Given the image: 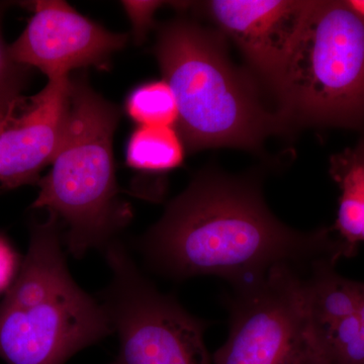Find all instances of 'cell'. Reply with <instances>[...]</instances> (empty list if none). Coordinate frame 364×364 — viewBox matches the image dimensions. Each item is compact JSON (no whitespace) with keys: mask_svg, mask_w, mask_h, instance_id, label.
I'll return each instance as SVG.
<instances>
[{"mask_svg":"<svg viewBox=\"0 0 364 364\" xmlns=\"http://www.w3.org/2000/svg\"><path fill=\"white\" fill-rule=\"evenodd\" d=\"M331 229H291L270 212L258 174L203 169L167 205L139 240L149 267L169 279L213 275L233 287L250 284L277 265L310 269L340 257Z\"/></svg>","mask_w":364,"mask_h":364,"instance_id":"obj_1","label":"cell"},{"mask_svg":"<svg viewBox=\"0 0 364 364\" xmlns=\"http://www.w3.org/2000/svg\"><path fill=\"white\" fill-rule=\"evenodd\" d=\"M221 32L178 18L160 28L154 55L176 95V129L184 147L259 151L268 136L289 130L261 102L252 79L228 56Z\"/></svg>","mask_w":364,"mask_h":364,"instance_id":"obj_2","label":"cell"},{"mask_svg":"<svg viewBox=\"0 0 364 364\" xmlns=\"http://www.w3.org/2000/svg\"><path fill=\"white\" fill-rule=\"evenodd\" d=\"M117 105L95 92L85 76L70 78L65 134L50 173L38 182L33 208L58 220L69 252L82 257L105 249L130 223L131 208L119 198L114 167Z\"/></svg>","mask_w":364,"mask_h":364,"instance_id":"obj_3","label":"cell"},{"mask_svg":"<svg viewBox=\"0 0 364 364\" xmlns=\"http://www.w3.org/2000/svg\"><path fill=\"white\" fill-rule=\"evenodd\" d=\"M49 215L31 228L20 274L0 303V358L6 364H64L111 335L102 304L77 286Z\"/></svg>","mask_w":364,"mask_h":364,"instance_id":"obj_4","label":"cell"},{"mask_svg":"<svg viewBox=\"0 0 364 364\" xmlns=\"http://www.w3.org/2000/svg\"><path fill=\"white\" fill-rule=\"evenodd\" d=\"M272 93L289 129H363L364 18L316 0Z\"/></svg>","mask_w":364,"mask_h":364,"instance_id":"obj_5","label":"cell"},{"mask_svg":"<svg viewBox=\"0 0 364 364\" xmlns=\"http://www.w3.org/2000/svg\"><path fill=\"white\" fill-rule=\"evenodd\" d=\"M105 251L112 280L102 304L119 338L109 364H213L203 337L207 323L160 293L123 244L112 241Z\"/></svg>","mask_w":364,"mask_h":364,"instance_id":"obj_6","label":"cell"},{"mask_svg":"<svg viewBox=\"0 0 364 364\" xmlns=\"http://www.w3.org/2000/svg\"><path fill=\"white\" fill-rule=\"evenodd\" d=\"M304 273L277 265L234 287L227 341L213 364H324L304 299Z\"/></svg>","mask_w":364,"mask_h":364,"instance_id":"obj_7","label":"cell"},{"mask_svg":"<svg viewBox=\"0 0 364 364\" xmlns=\"http://www.w3.org/2000/svg\"><path fill=\"white\" fill-rule=\"evenodd\" d=\"M128 41L109 32L61 0L33 2V14L18 39L9 45L16 63L37 68L49 79L68 77L75 69L105 68Z\"/></svg>","mask_w":364,"mask_h":364,"instance_id":"obj_8","label":"cell"},{"mask_svg":"<svg viewBox=\"0 0 364 364\" xmlns=\"http://www.w3.org/2000/svg\"><path fill=\"white\" fill-rule=\"evenodd\" d=\"M314 4L315 0H212L200 6L272 92Z\"/></svg>","mask_w":364,"mask_h":364,"instance_id":"obj_9","label":"cell"},{"mask_svg":"<svg viewBox=\"0 0 364 364\" xmlns=\"http://www.w3.org/2000/svg\"><path fill=\"white\" fill-rule=\"evenodd\" d=\"M70 76L49 79L32 97H23L0 133V183L13 189L38 183L52 164L65 134Z\"/></svg>","mask_w":364,"mask_h":364,"instance_id":"obj_10","label":"cell"},{"mask_svg":"<svg viewBox=\"0 0 364 364\" xmlns=\"http://www.w3.org/2000/svg\"><path fill=\"white\" fill-rule=\"evenodd\" d=\"M330 176L339 186L338 213L331 231L338 234L340 255H356L364 243V136L330 159Z\"/></svg>","mask_w":364,"mask_h":364,"instance_id":"obj_11","label":"cell"},{"mask_svg":"<svg viewBox=\"0 0 364 364\" xmlns=\"http://www.w3.org/2000/svg\"><path fill=\"white\" fill-rule=\"evenodd\" d=\"M337 261L326 258L304 275V299L313 329L335 324L358 313L364 282L345 279L335 269Z\"/></svg>","mask_w":364,"mask_h":364,"instance_id":"obj_12","label":"cell"},{"mask_svg":"<svg viewBox=\"0 0 364 364\" xmlns=\"http://www.w3.org/2000/svg\"><path fill=\"white\" fill-rule=\"evenodd\" d=\"M184 144L176 128L140 126L127 147V164L132 168L161 174L181 166Z\"/></svg>","mask_w":364,"mask_h":364,"instance_id":"obj_13","label":"cell"},{"mask_svg":"<svg viewBox=\"0 0 364 364\" xmlns=\"http://www.w3.org/2000/svg\"><path fill=\"white\" fill-rule=\"evenodd\" d=\"M126 111L140 126L176 128L179 117L176 95L164 79L132 91L127 98Z\"/></svg>","mask_w":364,"mask_h":364,"instance_id":"obj_14","label":"cell"},{"mask_svg":"<svg viewBox=\"0 0 364 364\" xmlns=\"http://www.w3.org/2000/svg\"><path fill=\"white\" fill-rule=\"evenodd\" d=\"M0 4V21L4 11ZM28 68L16 63L9 52V46L4 42L0 26V105L16 102L23 97V90L28 81Z\"/></svg>","mask_w":364,"mask_h":364,"instance_id":"obj_15","label":"cell"},{"mask_svg":"<svg viewBox=\"0 0 364 364\" xmlns=\"http://www.w3.org/2000/svg\"><path fill=\"white\" fill-rule=\"evenodd\" d=\"M163 1H122L133 25L136 42H141L154 23L155 13L164 6Z\"/></svg>","mask_w":364,"mask_h":364,"instance_id":"obj_16","label":"cell"},{"mask_svg":"<svg viewBox=\"0 0 364 364\" xmlns=\"http://www.w3.org/2000/svg\"><path fill=\"white\" fill-rule=\"evenodd\" d=\"M16 255L6 239L0 237V291L9 287L16 270Z\"/></svg>","mask_w":364,"mask_h":364,"instance_id":"obj_17","label":"cell"},{"mask_svg":"<svg viewBox=\"0 0 364 364\" xmlns=\"http://www.w3.org/2000/svg\"><path fill=\"white\" fill-rule=\"evenodd\" d=\"M23 98V97H21V100L11 102V104L9 105H0V133H1L4 127L6 126V122L9 121V117H11L13 112L16 111L18 105L21 104Z\"/></svg>","mask_w":364,"mask_h":364,"instance_id":"obj_18","label":"cell"},{"mask_svg":"<svg viewBox=\"0 0 364 364\" xmlns=\"http://www.w3.org/2000/svg\"><path fill=\"white\" fill-rule=\"evenodd\" d=\"M346 4L352 11L364 18V0H349V1H346Z\"/></svg>","mask_w":364,"mask_h":364,"instance_id":"obj_19","label":"cell"},{"mask_svg":"<svg viewBox=\"0 0 364 364\" xmlns=\"http://www.w3.org/2000/svg\"><path fill=\"white\" fill-rule=\"evenodd\" d=\"M358 317L359 320H360L361 334H363V339L364 343V289L363 299H361L360 306H359Z\"/></svg>","mask_w":364,"mask_h":364,"instance_id":"obj_20","label":"cell"}]
</instances>
